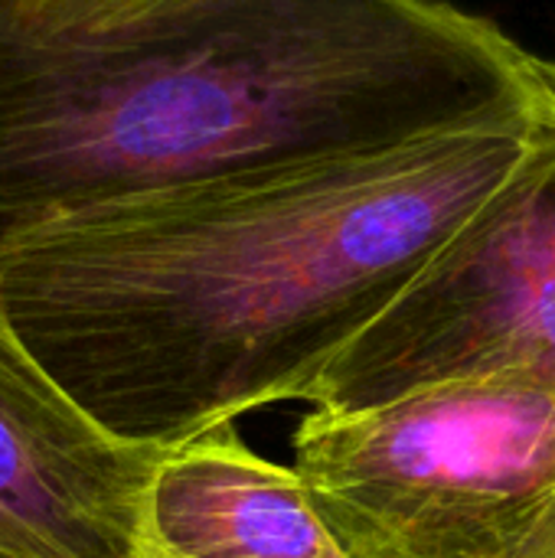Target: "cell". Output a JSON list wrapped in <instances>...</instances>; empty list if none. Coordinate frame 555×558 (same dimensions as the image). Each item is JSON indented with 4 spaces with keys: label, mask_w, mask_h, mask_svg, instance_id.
Masks as SVG:
<instances>
[{
    "label": "cell",
    "mask_w": 555,
    "mask_h": 558,
    "mask_svg": "<svg viewBox=\"0 0 555 558\" xmlns=\"http://www.w3.org/2000/svg\"><path fill=\"white\" fill-rule=\"evenodd\" d=\"M464 379H523L555 392V111L523 163L304 402L360 412Z\"/></svg>",
    "instance_id": "obj_4"
},
{
    "label": "cell",
    "mask_w": 555,
    "mask_h": 558,
    "mask_svg": "<svg viewBox=\"0 0 555 558\" xmlns=\"http://www.w3.org/2000/svg\"><path fill=\"white\" fill-rule=\"evenodd\" d=\"M553 111L49 219L0 248V317L101 428L170 451L304 399Z\"/></svg>",
    "instance_id": "obj_1"
},
{
    "label": "cell",
    "mask_w": 555,
    "mask_h": 558,
    "mask_svg": "<svg viewBox=\"0 0 555 558\" xmlns=\"http://www.w3.org/2000/svg\"><path fill=\"white\" fill-rule=\"evenodd\" d=\"M553 108V59L448 0H0V248L98 203Z\"/></svg>",
    "instance_id": "obj_2"
},
{
    "label": "cell",
    "mask_w": 555,
    "mask_h": 558,
    "mask_svg": "<svg viewBox=\"0 0 555 558\" xmlns=\"http://www.w3.org/2000/svg\"><path fill=\"white\" fill-rule=\"evenodd\" d=\"M216 425L160 454L147 490V546L170 558H350L291 468Z\"/></svg>",
    "instance_id": "obj_6"
},
{
    "label": "cell",
    "mask_w": 555,
    "mask_h": 558,
    "mask_svg": "<svg viewBox=\"0 0 555 558\" xmlns=\"http://www.w3.org/2000/svg\"><path fill=\"white\" fill-rule=\"evenodd\" d=\"M294 471L350 558H530L555 530V392L464 379L314 409Z\"/></svg>",
    "instance_id": "obj_3"
},
{
    "label": "cell",
    "mask_w": 555,
    "mask_h": 558,
    "mask_svg": "<svg viewBox=\"0 0 555 558\" xmlns=\"http://www.w3.org/2000/svg\"><path fill=\"white\" fill-rule=\"evenodd\" d=\"M160 454L101 428L0 317V558H144Z\"/></svg>",
    "instance_id": "obj_5"
},
{
    "label": "cell",
    "mask_w": 555,
    "mask_h": 558,
    "mask_svg": "<svg viewBox=\"0 0 555 558\" xmlns=\"http://www.w3.org/2000/svg\"><path fill=\"white\" fill-rule=\"evenodd\" d=\"M530 558H555V530L546 536V539H543V543H540V546H536V553H533Z\"/></svg>",
    "instance_id": "obj_7"
},
{
    "label": "cell",
    "mask_w": 555,
    "mask_h": 558,
    "mask_svg": "<svg viewBox=\"0 0 555 558\" xmlns=\"http://www.w3.org/2000/svg\"><path fill=\"white\" fill-rule=\"evenodd\" d=\"M144 558H170V556H164V553H157L154 546H147V549H144Z\"/></svg>",
    "instance_id": "obj_8"
}]
</instances>
